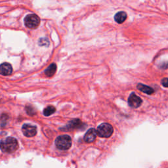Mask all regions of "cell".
Returning a JSON list of instances; mask_svg holds the SVG:
<instances>
[{
	"instance_id": "8fae6325",
	"label": "cell",
	"mask_w": 168,
	"mask_h": 168,
	"mask_svg": "<svg viewBox=\"0 0 168 168\" xmlns=\"http://www.w3.org/2000/svg\"><path fill=\"white\" fill-rule=\"evenodd\" d=\"M56 71H57V65L55 63H53V64H51L48 66L46 70H45V74H46L47 76L51 77L55 74Z\"/></svg>"
},
{
	"instance_id": "9a60e30c",
	"label": "cell",
	"mask_w": 168,
	"mask_h": 168,
	"mask_svg": "<svg viewBox=\"0 0 168 168\" xmlns=\"http://www.w3.org/2000/svg\"><path fill=\"white\" fill-rule=\"evenodd\" d=\"M161 82L163 87H168V78H163Z\"/></svg>"
},
{
	"instance_id": "5bb4252c",
	"label": "cell",
	"mask_w": 168,
	"mask_h": 168,
	"mask_svg": "<svg viewBox=\"0 0 168 168\" xmlns=\"http://www.w3.org/2000/svg\"><path fill=\"white\" fill-rule=\"evenodd\" d=\"M49 41L46 38H42L39 41V44L42 46H49Z\"/></svg>"
},
{
	"instance_id": "ba28073f",
	"label": "cell",
	"mask_w": 168,
	"mask_h": 168,
	"mask_svg": "<svg viewBox=\"0 0 168 168\" xmlns=\"http://www.w3.org/2000/svg\"><path fill=\"white\" fill-rule=\"evenodd\" d=\"M13 72L12 66L9 63H3L0 65V74L3 76H9Z\"/></svg>"
},
{
	"instance_id": "4fadbf2b",
	"label": "cell",
	"mask_w": 168,
	"mask_h": 168,
	"mask_svg": "<svg viewBox=\"0 0 168 168\" xmlns=\"http://www.w3.org/2000/svg\"><path fill=\"white\" fill-rule=\"evenodd\" d=\"M55 110H56V109L54 106H49L44 109L43 114L46 116H51V114L55 113Z\"/></svg>"
},
{
	"instance_id": "7a4b0ae2",
	"label": "cell",
	"mask_w": 168,
	"mask_h": 168,
	"mask_svg": "<svg viewBox=\"0 0 168 168\" xmlns=\"http://www.w3.org/2000/svg\"><path fill=\"white\" fill-rule=\"evenodd\" d=\"M55 144L56 147L60 150H68L72 146V139L70 136L67 135H61L56 139Z\"/></svg>"
},
{
	"instance_id": "52a82bcc",
	"label": "cell",
	"mask_w": 168,
	"mask_h": 168,
	"mask_svg": "<svg viewBox=\"0 0 168 168\" xmlns=\"http://www.w3.org/2000/svg\"><path fill=\"white\" fill-rule=\"evenodd\" d=\"M97 135V131L95 129L91 128L89 129L86 132V133L85 134L84 139L85 142H86V143H93V142L95 140Z\"/></svg>"
},
{
	"instance_id": "7c38bea8",
	"label": "cell",
	"mask_w": 168,
	"mask_h": 168,
	"mask_svg": "<svg viewBox=\"0 0 168 168\" xmlns=\"http://www.w3.org/2000/svg\"><path fill=\"white\" fill-rule=\"evenodd\" d=\"M81 125H82V123L80 122V119H74V120L71 121L69 123L68 127L71 129H73V128L76 129V128H80Z\"/></svg>"
},
{
	"instance_id": "6da1fadb",
	"label": "cell",
	"mask_w": 168,
	"mask_h": 168,
	"mask_svg": "<svg viewBox=\"0 0 168 168\" xmlns=\"http://www.w3.org/2000/svg\"><path fill=\"white\" fill-rule=\"evenodd\" d=\"M18 148L17 140L14 137H7L0 141V149L3 152L11 154L15 152Z\"/></svg>"
},
{
	"instance_id": "3957f363",
	"label": "cell",
	"mask_w": 168,
	"mask_h": 168,
	"mask_svg": "<svg viewBox=\"0 0 168 168\" xmlns=\"http://www.w3.org/2000/svg\"><path fill=\"white\" fill-rule=\"evenodd\" d=\"M96 131L97 133V135L99 137L109 138L113 135L114 129L113 126L110 124H107V123H104V124H100Z\"/></svg>"
},
{
	"instance_id": "8992f818",
	"label": "cell",
	"mask_w": 168,
	"mask_h": 168,
	"mask_svg": "<svg viewBox=\"0 0 168 168\" xmlns=\"http://www.w3.org/2000/svg\"><path fill=\"white\" fill-rule=\"evenodd\" d=\"M22 133L24 135L27 137H34L37 134V128L36 127L31 125L30 124H24L22 126Z\"/></svg>"
},
{
	"instance_id": "5b68a950",
	"label": "cell",
	"mask_w": 168,
	"mask_h": 168,
	"mask_svg": "<svg viewBox=\"0 0 168 168\" xmlns=\"http://www.w3.org/2000/svg\"><path fill=\"white\" fill-rule=\"evenodd\" d=\"M142 103H143V100L135 93H131L128 98V104L129 106L133 109H137L141 105Z\"/></svg>"
},
{
	"instance_id": "9c48e42d",
	"label": "cell",
	"mask_w": 168,
	"mask_h": 168,
	"mask_svg": "<svg viewBox=\"0 0 168 168\" xmlns=\"http://www.w3.org/2000/svg\"><path fill=\"white\" fill-rule=\"evenodd\" d=\"M127 14L124 11H120L115 14L114 16V20L118 24H122L123 22H124L127 18Z\"/></svg>"
},
{
	"instance_id": "30bf717a",
	"label": "cell",
	"mask_w": 168,
	"mask_h": 168,
	"mask_svg": "<svg viewBox=\"0 0 168 168\" xmlns=\"http://www.w3.org/2000/svg\"><path fill=\"white\" fill-rule=\"evenodd\" d=\"M137 87L139 91L143 92L144 93H146V94H148V95H151L154 92V89H153L152 88L147 86V85L142 84H138Z\"/></svg>"
},
{
	"instance_id": "277c9868",
	"label": "cell",
	"mask_w": 168,
	"mask_h": 168,
	"mask_svg": "<svg viewBox=\"0 0 168 168\" xmlns=\"http://www.w3.org/2000/svg\"><path fill=\"white\" fill-rule=\"evenodd\" d=\"M40 23V19L38 15L35 14H28L24 18L25 26L28 28L36 29L38 27Z\"/></svg>"
}]
</instances>
